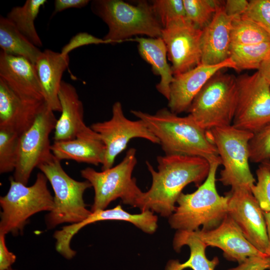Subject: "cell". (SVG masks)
Listing matches in <instances>:
<instances>
[{
	"label": "cell",
	"mask_w": 270,
	"mask_h": 270,
	"mask_svg": "<svg viewBox=\"0 0 270 270\" xmlns=\"http://www.w3.org/2000/svg\"><path fill=\"white\" fill-rule=\"evenodd\" d=\"M92 10L108 26L103 38L110 44L126 41L136 35L161 37L162 27L152 6L144 0L132 4L122 0H96Z\"/></svg>",
	"instance_id": "cell-4"
},
{
	"label": "cell",
	"mask_w": 270,
	"mask_h": 270,
	"mask_svg": "<svg viewBox=\"0 0 270 270\" xmlns=\"http://www.w3.org/2000/svg\"><path fill=\"white\" fill-rule=\"evenodd\" d=\"M262 164H264L270 170V160L263 162Z\"/></svg>",
	"instance_id": "cell-43"
},
{
	"label": "cell",
	"mask_w": 270,
	"mask_h": 270,
	"mask_svg": "<svg viewBox=\"0 0 270 270\" xmlns=\"http://www.w3.org/2000/svg\"><path fill=\"white\" fill-rule=\"evenodd\" d=\"M48 180L42 172L34 183L28 186L10 177V186L6 195L0 198V234H22L28 218L42 211L54 208V196L48 187Z\"/></svg>",
	"instance_id": "cell-6"
},
{
	"label": "cell",
	"mask_w": 270,
	"mask_h": 270,
	"mask_svg": "<svg viewBox=\"0 0 270 270\" xmlns=\"http://www.w3.org/2000/svg\"><path fill=\"white\" fill-rule=\"evenodd\" d=\"M44 102L32 104L23 100L0 78V128L20 136L33 124Z\"/></svg>",
	"instance_id": "cell-20"
},
{
	"label": "cell",
	"mask_w": 270,
	"mask_h": 270,
	"mask_svg": "<svg viewBox=\"0 0 270 270\" xmlns=\"http://www.w3.org/2000/svg\"><path fill=\"white\" fill-rule=\"evenodd\" d=\"M228 214L240 228L244 236L262 254L270 256V244L264 212L251 190L246 188L231 189Z\"/></svg>",
	"instance_id": "cell-14"
},
{
	"label": "cell",
	"mask_w": 270,
	"mask_h": 270,
	"mask_svg": "<svg viewBox=\"0 0 270 270\" xmlns=\"http://www.w3.org/2000/svg\"><path fill=\"white\" fill-rule=\"evenodd\" d=\"M16 260V255L10 252L6 246V234H0V270L12 267Z\"/></svg>",
	"instance_id": "cell-38"
},
{
	"label": "cell",
	"mask_w": 270,
	"mask_h": 270,
	"mask_svg": "<svg viewBox=\"0 0 270 270\" xmlns=\"http://www.w3.org/2000/svg\"><path fill=\"white\" fill-rule=\"evenodd\" d=\"M258 181L250 188L261 210L270 212V170L260 164L256 171Z\"/></svg>",
	"instance_id": "cell-34"
},
{
	"label": "cell",
	"mask_w": 270,
	"mask_h": 270,
	"mask_svg": "<svg viewBox=\"0 0 270 270\" xmlns=\"http://www.w3.org/2000/svg\"><path fill=\"white\" fill-rule=\"evenodd\" d=\"M194 232L207 246L220 248L227 260L237 262L238 264L248 257L268 256L259 251L246 239L228 214L216 228L206 230H198Z\"/></svg>",
	"instance_id": "cell-16"
},
{
	"label": "cell",
	"mask_w": 270,
	"mask_h": 270,
	"mask_svg": "<svg viewBox=\"0 0 270 270\" xmlns=\"http://www.w3.org/2000/svg\"><path fill=\"white\" fill-rule=\"evenodd\" d=\"M136 150L130 148L120 162L101 172L92 168L80 170L82 176L88 181L94 191L91 212L104 210L120 198L126 204L138 208L142 192L132 173L137 163Z\"/></svg>",
	"instance_id": "cell-8"
},
{
	"label": "cell",
	"mask_w": 270,
	"mask_h": 270,
	"mask_svg": "<svg viewBox=\"0 0 270 270\" xmlns=\"http://www.w3.org/2000/svg\"><path fill=\"white\" fill-rule=\"evenodd\" d=\"M187 19L202 30L213 18L222 1L215 0H183Z\"/></svg>",
	"instance_id": "cell-30"
},
{
	"label": "cell",
	"mask_w": 270,
	"mask_h": 270,
	"mask_svg": "<svg viewBox=\"0 0 270 270\" xmlns=\"http://www.w3.org/2000/svg\"><path fill=\"white\" fill-rule=\"evenodd\" d=\"M20 135L3 128H0V173L14 171L18 158Z\"/></svg>",
	"instance_id": "cell-31"
},
{
	"label": "cell",
	"mask_w": 270,
	"mask_h": 270,
	"mask_svg": "<svg viewBox=\"0 0 270 270\" xmlns=\"http://www.w3.org/2000/svg\"><path fill=\"white\" fill-rule=\"evenodd\" d=\"M90 218L94 222L103 220L128 222L150 234L154 233L158 228V217L154 212L148 210L140 214H132L124 210L120 205L112 209L98 210L92 212Z\"/></svg>",
	"instance_id": "cell-27"
},
{
	"label": "cell",
	"mask_w": 270,
	"mask_h": 270,
	"mask_svg": "<svg viewBox=\"0 0 270 270\" xmlns=\"http://www.w3.org/2000/svg\"><path fill=\"white\" fill-rule=\"evenodd\" d=\"M37 168L46 176L54 192V208L46 216L48 228L65 222H80L91 214L83 198L84 192L92 187L88 181H78L70 176L53 154Z\"/></svg>",
	"instance_id": "cell-5"
},
{
	"label": "cell",
	"mask_w": 270,
	"mask_h": 270,
	"mask_svg": "<svg viewBox=\"0 0 270 270\" xmlns=\"http://www.w3.org/2000/svg\"><path fill=\"white\" fill-rule=\"evenodd\" d=\"M58 119L45 102L32 126L20 136L18 158L13 178L26 185L34 169L52 155L50 136Z\"/></svg>",
	"instance_id": "cell-10"
},
{
	"label": "cell",
	"mask_w": 270,
	"mask_h": 270,
	"mask_svg": "<svg viewBox=\"0 0 270 270\" xmlns=\"http://www.w3.org/2000/svg\"><path fill=\"white\" fill-rule=\"evenodd\" d=\"M270 270V256H253L228 270Z\"/></svg>",
	"instance_id": "cell-37"
},
{
	"label": "cell",
	"mask_w": 270,
	"mask_h": 270,
	"mask_svg": "<svg viewBox=\"0 0 270 270\" xmlns=\"http://www.w3.org/2000/svg\"><path fill=\"white\" fill-rule=\"evenodd\" d=\"M202 34V30L187 18L174 22L162 28L161 38L166 44L174 76L201 64Z\"/></svg>",
	"instance_id": "cell-13"
},
{
	"label": "cell",
	"mask_w": 270,
	"mask_h": 270,
	"mask_svg": "<svg viewBox=\"0 0 270 270\" xmlns=\"http://www.w3.org/2000/svg\"><path fill=\"white\" fill-rule=\"evenodd\" d=\"M206 133L216 147L224 167L218 180L232 189L250 190L256 182L249 165V142L254 134L232 124L214 128Z\"/></svg>",
	"instance_id": "cell-9"
},
{
	"label": "cell",
	"mask_w": 270,
	"mask_h": 270,
	"mask_svg": "<svg viewBox=\"0 0 270 270\" xmlns=\"http://www.w3.org/2000/svg\"><path fill=\"white\" fill-rule=\"evenodd\" d=\"M225 68H234V64L228 58L215 65L200 64L183 73L174 76L170 86L168 100L169 110L176 114L188 111L193 100L210 78Z\"/></svg>",
	"instance_id": "cell-15"
},
{
	"label": "cell",
	"mask_w": 270,
	"mask_h": 270,
	"mask_svg": "<svg viewBox=\"0 0 270 270\" xmlns=\"http://www.w3.org/2000/svg\"><path fill=\"white\" fill-rule=\"evenodd\" d=\"M249 149L250 161L260 164L270 160V124L254 133Z\"/></svg>",
	"instance_id": "cell-33"
},
{
	"label": "cell",
	"mask_w": 270,
	"mask_h": 270,
	"mask_svg": "<svg viewBox=\"0 0 270 270\" xmlns=\"http://www.w3.org/2000/svg\"><path fill=\"white\" fill-rule=\"evenodd\" d=\"M242 16L258 24L270 36V0L248 1Z\"/></svg>",
	"instance_id": "cell-35"
},
{
	"label": "cell",
	"mask_w": 270,
	"mask_h": 270,
	"mask_svg": "<svg viewBox=\"0 0 270 270\" xmlns=\"http://www.w3.org/2000/svg\"><path fill=\"white\" fill-rule=\"evenodd\" d=\"M216 72L196 94L188 112L196 123L208 131L232 125L237 102L236 78Z\"/></svg>",
	"instance_id": "cell-7"
},
{
	"label": "cell",
	"mask_w": 270,
	"mask_h": 270,
	"mask_svg": "<svg viewBox=\"0 0 270 270\" xmlns=\"http://www.w3.org/2000/svg\"><path fill=\"white\" fill-rule=\"evenodd\" d=\"M248 4L246 0H228L224 2V8L228 16L234 18L243 15Z\"/></svg>",
	"instance_id": "cell-39"
},
{
	"label": "cell",
	"mask_w": 270,
	"mask_h": 270,
	"mask_svg": "<svg viewBox=\"0 0 270 270\" xmlns=\"http://www.w3.org/2000/svg\"><path fill=\"white\" fill-rule=\"evenodd\" d=\"M264 216L266 225L267 234L268 236V239L270 244V212H264Z\"/></svg>",
	"instance_id": "cell-42"
},
{
	"label": "cell",
	"mask_w": 270,
	"mask_h": 270,
	"mask_svg": "<svg viewBox=\"0 0 270 270\" xmlns=\"http://www.w3.org/2000/svg\"><path fill=\"white\" fill-rule=\"evenodd\" d=\"M152 6L162 28L174 22L187 18L183 0H155Z\"/></svg>",
	"instance_id": "cell-32"
},
{
	"label": "cell",
	"mask_w": 270,
	"mask_h": 270,
	"mask_svg": "<svg viewBox=\"0 0 270 270\" xmlns=\"http://www.w3.org/2000/svg\"><path fill=\"white\" fill-rule=\"evenodd\" d=\"M53 155L60 160H73L94 166L102 164L106 148L100 138H78L64 141H54L51 144Z\"/></svg>",
	"instance_id": "cell-23"
},
{
	"label": "cell",
	"mask_w": 270,
	"mask_h": 270,
	"mask_svg": "<svg viewBox=\"0 0 270 270\" xmlns=\"http://www.w3.org/2000/svg\"><path fill=\"white\" fill-rule=\"evenodd\" d=\"M62 111L54 130V141L78 138H100V135L88 126L84 120V106L75 87L62 80L58 92ZM101 140V139H100Z\"/></svg>",
	"instance_id": "cell-17"
},
{
	"label": "cell",
	"mask_w": 270,
	"mask_h": 270,
	"mask_svg": "<svg viewBox=\"0 0 270 270\" xmlns=\"http://www.w3.org/2000/svg\"><path fill=\"white\" fill-rule=\"evenodd\" d=\"M110 44L108 40L97 38L91 34L86 32H81L73 36L70 41L64 45L60 53L64 56H68L69 52L72 50L89 44Z\"/></svg>",
	"instance_id": "cell-36"
},
{
	"label": "cell",
	"mask_w": 270,
	"mask_h": 270,
	"mask_svg": "<svg viewBox=\"0 0 270 270\" xmlns=\"http://www.w3.org/2000/svg\"><path fill=\"white\" fill-rule=\"evenodd\" d=\"M90 2L88 0H56L52 16L68 8H82L87 6Z\"/></svg>",
	"instance_id": "cell-40"
},
{
	"label": "cell",
	"mask_w": 270,
	"mask_h": 270,
	"mask_svg": "<svg viewBox=\"0 0 270 270\" xmlns=\"http://www.w3.org/2000/svg\"><path fill=\"white\" fill-rule=\"evenodd\" d=\"M0 51L8 54L24 57L35 64L42 51L6 18L0 16Z\"/></svg>",
	"instance_id": "cell-25"
},
{
	"label": "cell",
	"mask_w": 270,
	"mask_h": 270,
	"mask_svg": "<svg viewBox=\"0 0 270 270\" xmlns=\"http://www.w3.org/2000/svg\"><path fill=\"white\" fill-rule=\"evenodd\" d=\"M156 160L157 170L146 162L152 184L143 192L138 208L141 212L149 210L169 218L184 188L190 183L198 187L204 181L210 163L202 158L181 155L158 156Z\"/></svg>",
	"instance_id": "cell-1"
},
{
	"label": "cell",
	"mask_w": 270,
	"mask_h": 270,
	"mask_svg": "<svg viewBox=\"0 0 270 270\" xmlns=\"http://www.w3.org/2000/svg\"><path fill=\"white\" fill-rule=\"evenodd\" d=\"M210 163V168L204 181L194 192L182 193L175 209L168 218L172 228L178 230L194 232L202 226V230L218 227L228 214L229 196H220L216 188V174L221 164Z\"/></svg>",
	"instance_id": "cell-3"
},
{
	"label": "cell",
	"mask_w": 270,
	"mask_h": 270,
	"mask_svg": "<svg viewBox=\"0 0 270 270\" xmlns=\"http://www.w3.org/2000/svg\"><path fill=\"white\" fill-rule=\"evenodd\" d=\"M186 245L190 250L189 258L180 263L178 260H170L166 270H184L190 268L192 270H214L219 263L218 257L208 260L206 255L207 246L196 235L194 232L178 230L173 240V247L180 252L182 246Z\"/></svg>",
	"instance_id": "cell-24"
},
{
	"label": "cell",
	"mask_w": 270,
	"mask_h": 270,
	"mask_svg": "<svg viewBox=\"0 0 270 270\" xmlns=\"http://www.w3.org/2000/svg\"><path fill=\"white\" fill-rule=\"evenodd\" d=\"M69 62L68 56L46 49L42 51L34 64L44 100L54 112L62 111L58 92Z\"/></svg>",
	"instance_id": "cell-21"
},
{
	"label": "cell",
	"mask_w": 270,
	"mask_h": 270,
	"mask_svg": "<svg viewBox=\"0 0 270 270\" xmlns=\"http://www.w3.org/2000/svg\"><path fill=\"white\" fill-rule=\"evenodd\" d=\"M90 127L100 135L106 148L102 170L113 166L116 156L133 138H144L153 144H160L158 140L142 120H132L125 116L120 102L114 104L110 120L93 123Z\"/></svg>",
	"instance_id": "cell-12"
},
{
	"label": "cell",
	"mask_w": 270,
	"mask_h": 270,
	"mask_svg": "<svg viewBox=\"0 0 270 270\" xmlns=\"http://www.w3.org/2000/svg\"><path fill=\"white\" fill-rule=\"evenodd\" d=\"M237 102L232 125L254 133L270 124V84L257 71L236 78Z\"/></svg>",
	"instance_id": "cell-11"
},
{
	"label": "cell",
	"mask_w": 270,
	"mask_h": 270,
	"mask_svg": "<svg viewBox=\"0 0 270 270\" xmlns=\"http://www.w3.org/2000/svg\"><path fill=\"white\" fill-rule=\"evenodd\" d=\"M6 270H16L13 269L12 267H10Z\"/></svg>",
	"instance_id": "cell-44"
},
{
	"label": "cell",
	"mask_w": 270,
	"mask_h": 270,
	"mask_svg": "<svg viewBox=\"0 0 270 270\" xmlns=\"http://www.w3.org/2000/svg\"><path fill=\"white\" fill-rule=\"evenodd\" d=\"M258 72L270 84V53L262 62Z\"/></svg>",
	"instance_id": "cell-41"
},
{
	"label": "cell",
	"mask_w": 270,
	"mask_h": 270,
	"mask_svg": "<svg viewBox=\"0 0 270 270\" xmlns=\"http://www.w3.org/2000/svg\"><path fill=\"white\" fill-rule=\"evenodd\" d=\"M157 138L165 155H181L204 158L222 164L217 149L208 139L206 131L188 114L180 116L163 108L154 114L131 110Z\"/></svg>",
	"instance_id": "cell-2"
},
{
	"label": "cell",
	"mask_w": 270,
	"mask_h": 270,
	"mask_svg": "<svg viewBox=\"0 0 270 270\" xmlns=\"http://www.w3.org/2000/svg\"><path fill=\"white\" fill-rule=\"evenodd\" d=\"M231 46H245L270 42V36L258 24L240 16L233 18L231 28Z\"/></svg>",
	"instance_id": "cell-29"
},
{
	"label": "cell",
	"mask_w": 270,
	"mask_h": 270,
	"mask_svg": "<svg viewBox=\"0 0 270 270\" xmlns=\"http://www.w3.org/2000/svg\"><path fill=\"white\" fill-rule=\"evenodd\" d=\"M138 42V50L141 57L152 66L155 74L159 75L160 80L156 86L157 90L168 100L170 96V86L174 74L167 61L166 44L160 38H138L129 39Z\"/></svg>",
	"instance_id": "cell-22"
},
{
	"label": "cell",
	"mask_w": 270,
	"mask_h": 270,
	"mask_svg": "<svg viewBox=\"0 0 270 270\" xmlns=\"http://www.w3.org/2000/svg\"><path fill=\"white\" fill-rule=\"evenodd\" d=\"M0 78L23 100L44 102L34 64L28 59L0 52Z\"/></svg>",
	"instance_id": "cell-18"
},
{
	"label": "cell",
	"mask_w": 270,
	"mask_h": 270,
	"mask_svg": "<svg viewBox=\"0 0 270 270\" xmlns=\"http://www.w3.org/2000/svg\"><path fill=\"white\" fill-rule=\"evenodd\" d=\"M46 0H27L22 6H14L6 18L32 43L38 48L42 46L34 25L35 20Z\"/></svg>",
	"instance_id": "cell-26"
},
{
	"label": "cell",
	"mask_w": 270,
	"mask_h": 270,
	"mask_svg": "<svg viewBox=\"0 0 270 270\" xmlns=\"http://www.w3.org/2000/svg\"><path fill=\"white\" fill-rule=\"evenodd\" d=\"M270 53V42L250 45H232L230 58L234 64V69L238 72L258 70Z\"/></svg>",
	"instance_id": "cell-28"
},
{
	"label": "cell",
	"mask_w": 270,
	"mask_h": 270,
	"mask_svg": "<svg viewBox=\"0 0 270 270\" xmlns=\"http://www.w3.org/2000/svg\"><path fill=\"white\" fill-rule=\"evenodd\" d=\"M222 1L210 23L202 30L201 64L215 65L230 58L233 18L226 14Z\"/></svg>",
	"instance_id": "cell-19"
}]
</instances>
